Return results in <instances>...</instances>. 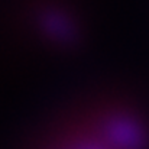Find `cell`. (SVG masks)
Instances as JSON below:
<instances>
[{
  "label": "cell",
  "instance_id": "cell-1",
  "mask_svg": "<svg viewBox=\"0 0 149 149\" xmlns=\"http://www.w3.org/2000/svg\"><path fill=\"white\" fill-rule=\"evenodd\" d=\"M45 29L55 38H65L70 33V23L68 20L59 13H49L45 16L44 20Z\"/></svg>",
  "mask_w": 149,
  "mask_h": 149
}]
</instances>
